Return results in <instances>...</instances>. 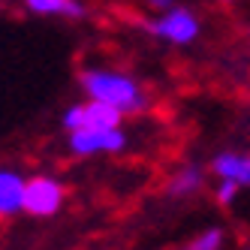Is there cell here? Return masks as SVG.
<instances>
[{"mask_svg":"<svg viewBox=\"0 0 250 250\" xmlns=\"http://www.w3.org/2000/svg\"><path fill=\"white\" fill-rule=\"evenodd\" d=\"M84 94L97 100V103H109L127 118V115H139L148 109V97L145 91L124 73H115V69H103V66H87L79 76Z\"/></svg>","mask_w":250,"mask_h":250,"instance_id":"cell-1","label":"cell"},{"mask_svg":"<svg viewBox=\"0 0 250 250\" xmlns=\"http://www.w3.org/2000/svg\"><path fill=\"white\" fill-rule=\"evenodd\" d=\"M63 184L55 181V178H30L24 181V190H21V208L33 217H51L61 202H63Z\"/></svg>","mask_w":250,"mask_h":250,"instance_id":"cell-2","label":"cell"},{"mask_svg":"<svg viewBox=\"0 0 250 250\" xmlns=\"http://www.w3.org/2000/svg\"><path fill=\"white\" fill-rule=\"evenodd\" d=\"M124 121V115L109 103H97V100H87V103H76L63 112V127L73 133V130H97V127H118Z\"/></svg>","mask_w":250,"mask_h":250,"instance_id":"cell-3","label":"cell"},{"mask_svg":"<svg viewBox=\"0 0 250 250\" xmlns=\"http://www.w3.org/2000/svg\"><path fill=\"white\" fill-rule=\"evenodd\" d=\"M148 30L154 37L166 40V42H175V45H184L190 40H196V33H199V21H196V15L187 12V9H163V15L154 21H148Z\"/></svg>","mask_w":250,"mask_h":250,"instance_id":"cell-4","label":"cell"},{"mask_svg":"<svg viewBox=\"0 0 250 250\" xmlns=\"http://www.w3.org/2000/svg\"><path fill=\"white\" fill-rule=\"evenodd\" d=\"M124 145H127V136H124L121 127H97V130H73L69 133V148H73V154H82V157L121 151Z\"/></svg>","mask_w":250,"mask_h":250,"instance_id":"cell-5","label":"cell"},{"mask_svg":"<svg viewBox=\"0 0 250 250\" xmlns=\"http://www.w3.org/2000/svg\"><path fill=\"white\" fill-rule=\"evenodd\" d=\"M211 172L223 181H235L238 187L250 184V157L241 154H217L211 160Z\"/></svg>","mask_w":250,"mask_h":250,"instance_id":"cell-6","label":"cell"},{"mask_svg":"<svg viewBox=\"0 0 250 250\" xmlns=\"http://www.w3.org/2000/svg\"><path fill=\"white\" fill-rule=\"evenodd\" d=\"M21 190H24V181L19 175L9 169H0V217L15 214L21 208Z\"/></svg>","mask_w":250,"mask_h":250,"instance_id":"cell-7","label":"cell"},{"mask_svg":"<svg viewBox=\"0 0 250 250\" xmlns=\"http://www.w3.org/2000/svg\"><path fill=\"white\" fill-rule=\"evenodd\" d=\"M30 12L37 15H69V19H82L84 6L79 0H24Z\"/></svg>","mask_w":250,"mask_h":250,"instance_id":"cell-8","label":"cell"},{"mask_svg":"<svg viewBox=\"0 0 250 250\" xmlns=\"http://www.w3.org/2000/svg\"><path fill=\"white\" fill-rule=\"evenodd\" d=\"M202 187V169L199 166H184L169 178V193L172 196H187Z\"/></svg>","mask_w":250,"mask_h":250,"instance_id":"cell-9","label":"cell"},{"mask_svg":"<svg viewBox=\"0 0 250 250\" xmlns=\"http://www.w3.org/2000/svg\"><path fill=\"white\" fill-rule=\"evenodd\" d=\"M220 244H223V232L220 229H208L196 241H190L184 250H220Z\"/></svg>","mask_w":250,"mask_h":250,"instance_id":"cell-10","label":"cell"},{"mask_svg":"<svg viewBox=\"0 0 250 250\" xmlns=\"http://www.w3.org/2000/svg\"><path fill=\"white\" fill-rule=\"evenodd\" d=\"M241 187L235 184V181H223V178H220V187H217V202L220 205H229L232 199H235V193H238Z\"/></svg>","mask_w":250,"mask_h":250,"instance_id":"cell-11","label":"cell"},{"mask_svg":"<svg viewBox=\"0 0 250 250\" xmlns=\"http://www.w3.org/2000/svg\"><path fill=\"white\" fill-rule=\"evenodd\" d=\"M151 6H157V9H172L175 6V0H148Z\"/></svg>","mask_w":250,"mask_h":250,"instance_id":"cell-12","label":"cell"}]
</instances>
